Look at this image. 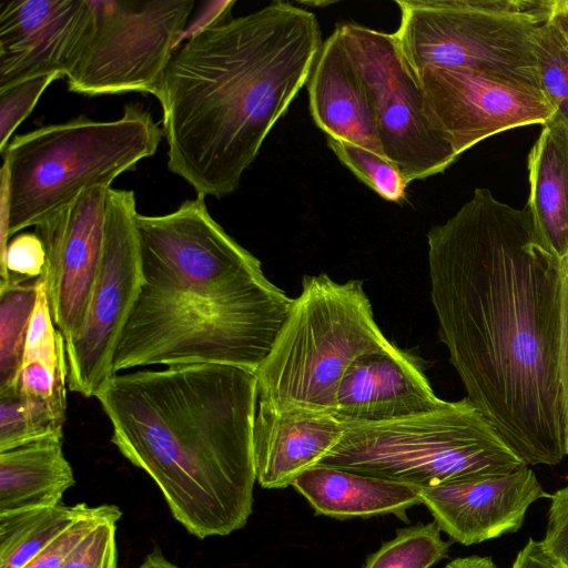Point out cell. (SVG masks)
<instances>
[{
    "instance_id": "3",
    "label": "cell",
    "mask_w": 568,
    "mask_h": 568,
    "mask_svg": "<svg viewBox=\"0 0 568 568\" xmlns=\"http://www.w3.org/2000/svg\"><path fill=\"white\" fill-rule=\"evenodd\" d=\"M142 284L113 354V374L221 364L255 372L293 298L210 214L204 197L135 219Z\"/></svg>"
},
{
    "instance_id": "30",
    "label": "cell",
    "mask_w": 568,
    "mask_h": 568,
    "mask_svg": "<svg viewBox=\"0 0 568 568\" xmlns=\"http://www.w3.org/2000/svg\"><path fill=\"white\" fill-rule=\"evenodd\" d=\"M45 266L47 253L40 236L36 232L18 234L1 252L0 284L41 278Z\"/></svg>"
},
{
    "instance_id": "31",
    "label": "cell",
    "mask_w": 568,
    "mask_h": 568,
    "mask_svg": "<svg viewBox=\"0 0 568 568\" xmlns=\"http://www.w3.org/2000/svg\"><path fill=\"white\" fill-rule=\"evenodd\" d=\"M116 519L93 528L67 558L62 568H118Z\"/></svg>"
},
{
    "instance_id": "19",
    "label": "cell",
    "mask_w": 568,
    "mask_h": 568,
    "mask_svg": "<svg viewBox=\"0 0 568 568\" xmlns=\"http://www.w3.org/2000/svg\"><path fill=\"white\" fill-rule=\"evenodd\" d=\"M317 515L337 519L395 515L422 504L420 488L346 469L315 466L292 484Z\"/></svg>"
},
{
    "instance_id": "35",
    "label": "cell",
    "mask_w": 568,
    "mask_h": 568,
    "mask_svg": "<svg viewBox=\"0 0 568 568\" xmlns=\"http://www.w3.org/2000/svg\"><path fill=\"white\" fill-rule=\"evenodd\" d=\"M568 43V0H550L548 19Z\"/></svg>"
},
{
    "instance_id": "23",
    "label": "cell",
    "mask_w": 568,
    "mask_h": 568,
    "mask_svg": "<svg viewBox=\"0 0 568 568\" xmlns=\"http://www.w3.org/2000/svg\"><path fill=\"white\" fill-rule=\"evenodd\" d=\"M67 393L50 398L0 395V453L48 438H63Z\"/></svg>"
},
{
    "instance_id": "22",
    "label": "cell",
    "mask_w": 568,
    "mask_h": 568,
    "mask_svg": "<svg viewBox=\"0 0 568 568\" xmlns=\"http://www.w3.org/2000/svg\"><path fill=\"white\" fill-rule=\"evenodd\" d=\"M91 509L80 503L0 514V568H23Z\"/></svg>"
},
{
    "instance_id": "11",
    "label": "cell",
    "mask_w": 568,
    "mask_h": 568,
    "mask_svg": "<svg viewBox=\"0 0 568 568\" xmlns=\"http://www.w3.org/2000/svg\"><path fill=\"white\" fill-rule=\"evenodd\" d=\"M131 190L109 189L100 264L82 326L65 343L68 388L94 397L113 375V354L138 298L142 271Z\"/></svg>"
},
{
    "instance_id": "4",
    "label": "cell",
    "mask_w": 568,
    "mask_h": 568,
    "mask_svg": "<svg viewBox=\"0 0 568 568\" xmlns=\"http://www.w3.org/2000/svg\"><path fill=\"white\" fill-rule=\"evenodd\" d=\"M111 442L161 490L199 539L242 529L256 474L254 372L221 364L172 365L113 374L94 396Z\"/></svg>"
},
{
    "instance_id": "18",
    "label": "cell",
    "mask_w": 568,
    "mask_h": 568,
    "mask_svg": "<svg viewBox=\"0 0 568 568\" xmlns=\"http://www.w3.org/2000/svg\"><path fill=\"white\" fill-rule=\"evenodd\" d=\"M307 89L312 118L327 138L385 158L367 91L336 28L322 44Z\"/></svg>"
},
{
    "instance_id": "29",
    "label": "cell",
    "mask_w": 568,
    "mask_h": 568,
    "mask_svg": "<svg viewBox=\"0 0 568 568\" xmlns=\"http://www.w3.org/2000/svg\"><path fill=\"white\" fill-rule=\"evenodd\" d=\"M121 516L122 511L115 505L92 507L87 515L53 539L23 568H62L70 554L93 528L109 519L119 520Z\"/></svg>"
},
{
    "instance_id": "7",
    "label": "cell",
    "mask_w": 568,
    "mask_h": 568,
    "mask_svg": "<svg viewBox=\"0 0 568 568\" xmlns=\"http://www.w3.org/2000/svg\"><path fill=\"white\" fill-rule=\"evenodd\" d=\"M317 466L426 488L500 476L528 465L465 397L403 419L344 424L342 439Z\"/></svg>"
},
{
    "instance_id": "17",
    "label": "cell",
    "mask_w": 568,
    "mask_h": 568,
    "mask_svg": "<svg viewBox=\"0 0 568 568\" xmlns=\"http://www.w3.org/2000/svg\"><path fill=\"white\" fill-rule=\"evenodd\" d=\"M344 424L335 415L302 407L257 403L253 425L256 481L285 488L315 467L339 443Z\"/></svg>"
},
{
    "instance_id": "24",
    "label": "cell",
    "mask_w": 568,
    "mask_h": 568,
    "mask_svg": "<svg viewBox=\"0 0 568 568\" xmlns=\"http://www.w3.org/2000/svg\"><path fill=\"white\" fill-rule=\"evenodd\" d=\"M39 281L8 280L0 284V395L18 390Z\"/></svg>"
},
{
    "instance_id": "5",
    "label": "cell",
    "mask_w": 568,
    "mask_h": 568,
    "mask_svg": "<svg viewBox=\"0 0 568 568\" xmlns=\"http://www.w3.org/2000/svg\"><path fill=\"white\" fill-rule=\"evenodd\" d=\"M163 131L140 104L120 118L84 115L14 136L2 154L1 252L18 232L37 226L91 189H110L152 156Z\"/></svg>"
},
{
    "instance_id": "21",
    "label": "cell",
    "mask_w": 568,
    "mask_h": 568,
    "mask_svg": "<svg viewBox=\"0 0 568 568\" xmlns=\"http://www.w3.org/2000/svg\"><path fill=\"white\" fill-rule=\"evenodd\" d=\"M63 438H48L0 453V514L61 504L75 485Z\"/></svg>"
},
{
    "instance_id": "27",
    "label": "cell",
    "mask_w": 568,
    "mask_h": 568,
    "mask_svg": "<svg viewBox=\"0 0 568 568\" xmlns=\"http://www.w3.org/2000/svg\"><path fill=\"white\" fill-rule=\"evenodd\" d=\"M327 144L338 160L381 197L395 203L405 200L408 183L389 160L347 141L327 138Z\"/></svg>"
},
{
    "instance_id": "2",
    "label": "cell",
    "mask_w": 568,
    "mask_h": 568,
    "mask_svg": "<svg viewBox=\"0 0 568 568\" xmlns=\"http://www.w3.org/2000/svg\"><path fill=\"white\" fill-rule=\"evenodd\" d=\"M322 44L316 16L286 1L192 33L174 50L156 97L169 170L197 196L235 192L308 82Z\"/></svg>"
},
{
    "instance_id": "8",
    "label": "cell",
    "mask_w": 568,
    "mask_h": 568,
    "mask_svg": "<svg viewBox=\"0 0 568 568\" xmlns=\"http://www.w3.org/2000/svg\"><path fill=\"white\" fill-rule=\"evenodd\" d=\"M394 32L410 68L536 74L532 36L550 0H400Z\"/></svg>"
},
{
    "instance_id": "36",
    "label": "cell",
    "mask_w": 568,
    "mask_h": 568,
    "mask_svg": "<svg viewBox=\"0 0 568 568\" xmlns=\"http://www.w3.org/2000/svg\"><path fill=\"white\" fill-rule=\"evenodd\" d=\"M444 568H497L490 557L467 556L455 558Z\"/></svg>"
},
{
    "instance_id": "1",
    "label": "cell",
    "mask_w": 568,
    "mask_h": 568,
    "mask_svg": "<svg viewBox=\"0 0 568 568\" xmlns=\"http://www.w3.org/2000/svg\"><path fill=\"white\" fill-rule=\"evenodd\" d=\"M426 236L438 335L466 397L528 466L559 464L568 456L561 261L527 205L488 189Z\"/></svg>"
},
{
    "instance_id": "13",
    "label": "cell",
    "mask_w": 568,
    "mask_h": 568,
    "mask_svg": "<svg viewBox=\"0 0 568 568\" xmlns=\"http://www.w3.org/2000/svg\"><path fill=\"white\" fill-rule=\"evenodd\" d=\"M108 191L87 190L36 226L47 253L42 281L64 343L85 317L102 253Z\"/></svg>"
},
{
    "instance_id": "28",
    "label": "cell",
    "mask_w": 568,
    "mask_h": 568,
    "mask_svg": "<svg viewBox=\"0 0 568 568\" xmlns=\"http://www.w3.org/2000/svg\"><path fill=\"white\" fill-rule=\"evenodd\" d=\"M59 78V74L36 77L0 90V152L4 151L16 129L30 115L42 93Z\"/></svg>"
},
{
    "instance_id": "34",
    "label": "cell",
    "mask_w": 568,
    "mask_h": 568,
    "mask_svg": "<svg viewBox=\"0 0 568 568\" xmlns=\"http://www.w3.org/2000/svg\"><path fill=\"white\" fill-rule=\"evenodd\" d=\"M511 568H566L542 546L541 540L529 538L517 554Z\"/></svg>"
},
{
    "instance_id": "32",
    "label": "cell",
    "mask_w": 568,
    "mask_h": 568,
    "mask_svg": "<svg viewBox=\"0 0 568 568\" xmlns=\"http://www.w3.org/2000/svg\"><path fill=\"white\" fill-rule=\"evenodd\" d=\"M550 507L545 537V549L568 568V485L549 495Z\"/></svg>"
},
{
    "instance_id": "33",
    "label": "cell",
    "mask_w": 568,
    "mask_h": 568,
    "mask_svg": "<svg viewBox=\"0 0 568 568\" xmlns=\"http://www.w3.org/2000/svg\"><path fill=\"white\" fill-rule=\"evenodd\" d=\"M560 381L568 427V256L561 261Z\"/></svg>"
},
{
    "instance_id": "12",
    "label": "cell",
    "mask_w": 568,
    "mask_h": 568,
    "mask_svg": "<svg viewBox=\"0 0 568 568\" xmlns=\"http://www.w3.org/2000/svg\"><path fill=\"white\" fill-rule=\"evenodd\" d=\"M416 74L429 122L458 156L496 133L545 125L556 113L537 77L437 67Z\"/></svg>"
},
{
    "instance_id": "37",
    "label": "cell",
    "mask_w": 568,
    "mask_h": 568,
    "mask_svg": "<svg viewBox=\"0 0 568 568\" xmlns=\"http://www.w3.org/2000/svg\"><path fill=\"white\" fill-rule=\"evenodd\" d=\"M138 568H182L164 557L159 548L153 549L145 556L142 564Z\"/></svg>"
},
{
    "instance_id": "16",
    "label": "cell",
    "mask_w": 568,
    "mask_h": 568,
    "mask_svg": "<svg viewBox=\"0 0 568 568\" xmlns=\"http://www.w3.org/2000/svg\"><path fill=\"white\" fill-rule=\"evenodd\" d=\"M445 400L434 393L419 358L400 349L356 359L336 395L342 423L373 424L435 410Z\"/></svg>"
},
{
    "instance_id": "38",
    "label": "cell",
    "mask_w": 568,
    "mask_h": 568,
    "mask_svg": "<svg viewBox=\"0 0 568 568\" xmlns=\"http://www.w3.org/2000/svg\"><path fill=\"white\" fill-rule=\"evenodd\" d=\"M302 4H310V6H327V4H332V2H301Z\"/></svg>"
},
{
    "instance_id": "15",
    "label": "cell",
    "mask_w": 568,
    "mask_h": 568,
    "mask_svg": "<svg viewBox=\"0 0 568 568\" xmlns=\"http://www.w3.org/2000/svg\"><path fill=\"white\" fill-rule=\"evenodd\" d=\"M439 529L464 546L515 532L529 506L549 495L529 466L511 473L420 488Z\"/></svg>"
},
{
    "instance_id": "14",
    "label": "cell",
    "mask_w": 568,
    "mask_h": 568,
    "mask_svg": "<svg viewBox=\"0 0 568 568\" xmlns=\"http://www.w3.org/2000/svg\"><path fill=\"white\" fill-rule=\"evenodd\" d=\"M89 14V0L2 2L0 90L36 77H64Z\"/></svg>"
},
{
    "instance_id": "10",
    "label": "cell",
    "mask_w": 568,
    "mask_h": 568,
    "mask_svg": "<svg viewBox=\"0 0 568 568\" xmlns=\"http://www.w3.org/2000/svg\"><path fill=\"white\" fill-rule=\"evenodd\" d=\"M336 29L367 91L385 158L408 184L444 172L458 155L429 122L419 80L395 34L354 22Z\"/></svg>"
},
{
    "instance_id": "20",
    "label": "cell",
    "mask_w": 568,
    "mask_h": 568,
    "mask_svg": "<svg viewBox=\"0 0 568 568\" xmlns=\"http://www.w3.org/2000/svg\"><path fill=\"white\" fill-rule=\"evenodd\" d=\"M529 209L545 246L568 256V126L555 114L528 155Z\"/></svg>"
},
{
    "instance_id": "25",
    "label": "cell",
    "mask_w": 568,
    "mask_h": 568,
    "mask_svg": "<svg viewBox=\"0 0 568 568\" xmlns=\"http://www.w3.org/2000/svg\"><path fill=\"white\" fill-rule=\"evenodd\" d=\"M440 531L435 521L398 529L367 558L364 568H430L447 557L450 547Z\"/></svg>"
},
{
    "instance_id": "9",
    "label": "cell",
    "mask_w": 568,
    "mask_h": 568,
    "mask_svg": "<svg viewBox=\"0 0 568 568\" xmlns=\"http://www.w3.org/2000/svg\"><path fill=\"white\" fill-rule=\"evenodd\" d=\"M90 14L64 75L71 92L159 95L193 0H89Z\"/></svg>"
},
{
    "instance_id": "6",
    "label": "cell",
    "mask_w": 568,
    "mask_h": 568,
    "mask_svg": "<svg viewBox=\"0 0 568 568\" xmlns=\"http://www.w3.org/2000/svg\"><path fill=\"white\" fill-rule=\"evenodd\" d=\"M397 348L376 323L362 280L304 275L300 295L254 372L257 403L335 415L337 390L351 365Z\"/></svg>"
},
{
    "instance_id": "26",
    "label": "cell",
    "mask_w": 568,
    "mask_h": 568,
    "mask_svg": "<svg viewBox=\"0 0 568 568\" xmlns=\"http://www.w3.org/2000/svg\"><path fill=\"white\" fill-rule=\"evenodd\" d=\"M532 51L539 87L568 126V43L548 20L532 36Z\"/></svg>"
}]
</instances>
